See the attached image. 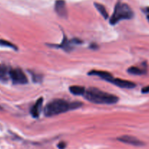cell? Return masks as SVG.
<instances>
[{
    "instance_id": "cell-1",
    "label": "cell",
    "mask_w": 149,
    "mask_h": 149,
    "mask_svg": "<svg viewBox=\"0 0 149 149\" xmlns=\"http://www.w3.org/2000/svg\"><path fill=\"white\" fill-rule=\"evenodd\" d=\"M81 106L82 103L78 101L68 102L62 99H56L47 104L44 109V114L46 116H53L76 109Z\"/></svg>"
},
{
    "instance_id": "cell-2",
    "label": "cell",
    "mask_w": 149,
    "mask_h": 149,
    "mask_svg": "<svg viewBox=\"0 0 149 149\" xmlns=\"http://www.w3.org/2000/svg\"><path fill=\"white\" fill-rule=\"evenodd\" d=\"M84 97L89 101L97 104H115L118 101L117 96L105 93L95 87H90L86 90Z\"/></svg>"
},
{
    "instance_id": "cell-3",
    "label": "cell",
    "mask_w": 149,
    "mask_h": 149,
    "mask_svg": "<svg viewBox=\"0 0 149 149\" xmlns=\"http://www.w3.org/2000/svg\"><path fill=\"white\" fill-rule=\"evenodd\" d=\"M134 17V13L131 7L125 3L118 2L115 6L114 12L110 18V23L115 25L121 20H129Z\"/></svg>"
},
{
    "instance_id": "cell-4",
    "label": "cell",
    "mask_w": 149,
    "mask_h": 149,
    "mask_svg": "<svg viewBox=\"0 0 149 149\" xmlns=\"http://www.w3.org/2000/svg\"><path fill=\"white\" fill-rule=\"evenodd\" d=\"M10 79L13 81V84H25L28 83V79L25 73L20 68H10Z\"/></svg>"
},
{
    "instance_id": "cell-5",
    "label": "cell",
    "mask_w": 149,
    "mask_h": 149,
    "mask_svg": "<svg viewBox=\"0 0 149 149\" xmlns=\"http://www.w3.org/2000/svg\"><path fill=\"white\" fill-rule=\"evenodd\" d=\"M109 82L112 83V84H115L117 87H119L121 88L131 89L136 87V84L132 81H127V80L121 79H115L113 77L109 80Z\"/></svg>"
},
{
    "instance_id": "cell-6",
    "label": "cell",
    "mask_w": 149,
    "mask_h": 149,
    "mask_svg": "<svg viewBox=\"0 0 149 149\" xmlns=\"http://www.w3.org/2000/svg\"><path fill=\"white\" fill-rule=\"evenodd\" d=\"M55 11L59 16L66 17L68 15L67 6L64 0H56L55 2Z\"/></svg>"
},
{
    "instance_id": "cell-7",
    "label": "cell",
    "mask_w": 149,
    "mask_h": 149,
    "mask_svg": "<svg viewBox=\"0 0 149 149\" xmlns=\"http://www.w3.org/2000/svg\"><path fill=\"white\" fill-rule=\"evenodd\" d=\"M118 141L124 143L135 146H140L144 145L143 142H142L141 141L133 136H130V135H123V136L119 137L118 138Z\"/></svg>"
},
{
    "instance_id": "cell-8",
    "label": "cell",
    "mask_w": 149,
    "mask_h": 149,
    "mask_svg": "<svg viewBox=\"0 0 149 149\" xmlns=\"http://www.w3.org/2000/svg\"><path fill=\"white\" fill-rule=\"evenodd\" d=\"M42 103H43V98L42 97H39L37 100L36 103L31 108L30 113L34 118L39 117V113H40L41 109H42Z\"/></svg>"
},
{
    "instance_id": "cell-9",
    "label": "cell",
    "mask_w": 149,
    "mask_h": 149,
    "mask_svg": "<svg viewBox=\"0 0 149 149\" xmlns=\"http://www.w3.org/2000/svg\"><path fill=\"white\" fill-rule=\"evenodd\" d=\"M89 75L97 76V77H100L102 79L105 80V81H109V80L112 78V76L111 75L110 73H108L107 72V71H96V70H93V71L89 72Z\"/></svg>"
},
{
    "instance_id": "cell-10",
    "label": "cell",
    "mask_w": 149,
    "mask_h": 149,
    "mask_svg": "<svg viewBox=\"0 0 149 149\" xmlns=\"http://www.w3.org/2000/svg\"><path fill=\"white\" fill-rule=\"evenodd\" d=\"M73 44L72 43L71 40L68 41L67 40V37L66 36H64V39H63L62 42L59 45H51V47H58V48H61V49H64L66 50L67 52H70V50L72 49V45Z\"/></svg>"
},
{
    "instance_id": "cell-11",
    "label": "cell",
    "mask_w": 149,
    "mask_h": 149,
    "mask_svg": "<svg viewBox=\"0 0 149 149\" xmlns=\"http://www.w3.org/2000/svg\"><path fill=\"white\" fill-rule=\"evenodd\" d=\"M10 68L4 64H0V80L7 81L10 79Z\"/></svg>"
},
{
    "instance_id": "cell-12",
    "label": "cell",
    "mask_w": 149,
    "mask_h": 149,
    "mask_svg": "<svg viewBox=\"0 0 149 149\" xmlns=\"http://www.w3.org/2000/svg\"><path fill=\"white\" fill-rule=\"evenodd\" d=\"M70 91L74 95H84L86 89L81 86H71L70 87Z\"/></svg>"
},
{
    "instance_id": "cell-13",
    "label": "cell",
    "mask_w": 149,
    "mask_h": 149,
    "mask_svg": "<svg viewBox=\"0 0 149 149\" xmlns=\"http://www.w3.org/2000/svg\"><path fill=\"white\" fill-rule=\"evenodd\" d=\"M94 6L96 8V10L99 11V13H100L101 15H102V17H104L105 19H107L108 17V13L107 12L106 8L105 7V6H103L102 4H99V3H94Z\"/></svg>"
},
{
    "instance_id": "cell-14",
    "label": "cell",
    "mask_w": 149,
    "mask_h": 149,
    "mask_svg": "<svg viewBox=\"0 0 149 149\" xmlns=\"http://www.w3.org/2000/svg\"><path fill=\"white\" fill-rule=\"evenodd\" d=\"M127 71H128V73L133 74V75H142V74H144L146 73V71L145 70H143L142 68H140L136 66L130 67L127 70Z\"/></svg>"
},
{
    "instance_id": "cell-15",
    "label": "cell",
    "mask_w": 149,
    "mask_h": 149,
    "mask_svg": "<svg viewBox=\"0 0 149 149\" xmlns=\"http://www.w3.org/2000/svg\"><path fill=\"white\" fill-rule=\"evenodd\" d=\"M32 79L34 82H41L42 80V76L40 75L39 74H36V73H32Z\"/></svg>"
},
{
    "instance_id": "cell-16",
    "label": "cell",
    "mask_w": 149,
    "mask_h": 149,
    "mask_svg": "<svg viewBox=\"0 0 149 149\" xmlns=\"http://www.w3.org/2000/svg\"><path fill=\"white\" fill-rule=\"evenodd\" d=\"M0 45L1 46H4V47H11L14 49H17V47L15 45H13L12 43L10 42H7V41H4V40H1L0 39Z\"/></svg>"
},
{
    "instance_id": "cell-17",
    "label": "cell",
    "mask_w": 149,
    "mask_h": 149,
    "mask_svg": "<svg viewBox=\"0 0 149 149\" xmlns=\"http://www.w3.org/2000/svg\"><path fill=\"white\" fill-rule=\"evenodd\" d=\"M66 147V143L64 142H60L58 144V148L59 149H64Z\"/></svg>"
},
{
    "instance_id": "cell-18",
    "label": "cell",
    "mask_w": 149,
    "mask_h": 149,
    "mask_svg": "<svg viewBox=\"0 0 149 149\" xmlns=\"http://www.w3.org/2000/svg\"><path fill=\"white\" fill-rule=\"evenodd\" d=\"M141 92L142 93H149V85L143 87L141 90Z\"/></svg>"
},
{
    "instance_id": "cell-19",
    "label": "cell",
    "mask_w": 149,
    "mask_h": 149,
    "mask_svg": "<svg viewBox=\"0 0 149 149\" xmlns=\"http://www.w3.org/2000/svg\"><path fill=\"white\" fill-rule=\"evenodd\" d=\"M146 12H147V13H149V7H146Z\"/></svg>"
},
{
    "instance_id": "cell-20",
    "label": "cell",
    "mask_w": 149,
    "mask_h": 149,
    "mask_svg": "<svg viewBox=\"0 0 149 149\" xmlns=\"http://www.w3.org/2000/svg\"><path fill=\"white\" fill-rule=\"evenodd\" d=\"M147 19H148V21H149V15L147 16Z\"/></svg>"
}]
</instances>
